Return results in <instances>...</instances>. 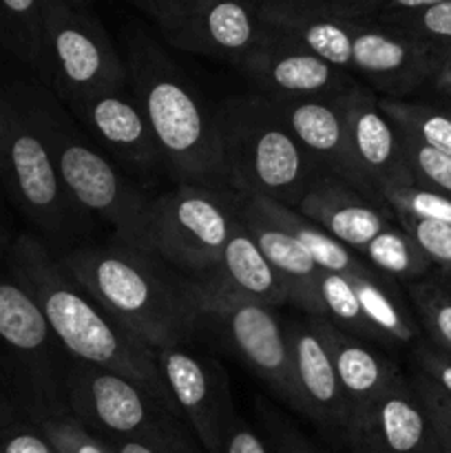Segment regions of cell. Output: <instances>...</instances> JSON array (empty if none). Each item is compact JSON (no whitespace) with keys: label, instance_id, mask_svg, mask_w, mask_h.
I'll return each mask as SVG.
<instances>
[{"label":"cell","instance_id":"9a60e30c","mask_svg":"<svg viewBox=\"0 0 451 453\" xmlns=\"http://www.w3.org/2000/svg\"><path fill=\"white\" fill-rule=\"evenodd\" d=\"M270 100L321 175L336 177L365 193L367 197L380 199L376 186L367 180L354 159L343 109H340V96L308 97V100L270 97Z\"/></svg>","mask_w":451,"mask_h":453},{"label":"cell","instance_id":"e0dca14e","mask_svg":"<svg viewBox=\"0 0 451 453\" xmlns=\"http://www.w3.org/2000/svg\"><path fill=\"white\" fill-rule=\"evenodd\" d=\"M82 127L88 128L97 144H104L133 166L162 164L157 140L149 119L133 93L131 84L96 91L66 106Z\"/></svg>","mask_w":451,"mask_h":453},{"label":"cell","instance_id":"e575fe53","mask_svg":"<svg viewBox=\"0 0 451 453\" xmlns=\"http://www.w3.org/2000/svg\"><path fill=\"white\" fill-rule=\"evenodd\" d=\"M402 230L418 243L420 250L427 255V259L438 261V264L451 268V226L440 224V221H424L411 219V217H401Z\"/></svg>","mask_w":451,"mask_h":453},{"label":"cell","instance_id":"ee69618b","mask_svg":"<svg viewBox=\"0 0 451 453\" xmlns=\"http://www.w3.org/2000/svg\"><path fill=\"white\" fill-rule=\"evenodd\" d=\"M3 102L4 93H0V153H3Z\"/></svg>","mask_w":451,"mask_h":453},{"label":"cell","instance_id":"44dd1931","mask_svg":"<svg viewBox=\"0 0 451 453\" xmlns=\"http://www.w3.org/2000/svg\"><path fill=\"white\" fill-rule=\"evenodd\" d=\"M424 66V51L418 42L392 27L361 18L352 38L349 73L361 75L371 88L401 93L411 87Z\"/></svg>","mask_w":451,"mask_h":453},{"label":"cell","instance_id":"6da1fadb","mask_svg":"<svg viewBox=\"0 0 451 453\" xmlns=\"http://www.w3.org/2000/svg\"><path fill=\"white\" fill-rule=\"evenodd\" d=\"M4 264L35 301L66 357L115 372L177 411L159 372L157 354L119 323L53 257L42 239L31 234L16 237L4 252Z\"/></svg>","mask_w":451,"mask_h":453},{"label":"cell","instance_id":"ba28073f","mask_svg":"<svg viewBox=\"0 0 451 453\" xmlns=\"http://www.w3.org/2000/svg\"><path fill=\"white\" fill-rule=\"evenodd\" d=\"M0 175L22 215L47 237L65 242L91 226L57 173L25 88L4 93Z\"/></svg>","mask_w":451,"mask_h":453},{"label":"cell","instance_id":"8d00e7d4","mask_svg":"<svg viewBox=\"0 0 451 453\" xmlns=\"http://www.w3.org/2000/svg\"><path fill=\"white\" fill-rule=\"evenodd\" d=\"M270 438H272V453H321L301 432H296L287 420L270 416Z\"/></svg>","mask_w":451,"mask_h":453},{"label":"cell","instance_id":"603a6c76","mask_svg":"<svg viewBox=\"0 0 451 453\" xmlns=\"http://www.w3.org/2000/svg\"><path fill=\"white\" fill-rule=\"evenodd\" d=\"M239 219L252 234L259 250L268 259V264L277 270L279 277L290 292L292 303L299 305L310 317H321V301H318V274L321 268L314 264L303 246L292 234L279 228L268 215L259 208V203L250 197H243L237 206Z\"/></svg>","mask_w":451,"mask_h":453},{"label":"cell","instance_id":"7bdbcfd3","mask_svg":"<svg viewBox=\"0 0 451 453\" xmlns=\"http://www.w3.org/2000/svg\"><path fill=\"white\" fill-rule=\"evenodd\" d=\"M9 243H11V242H7V233H4L3 226H0V257H4V252H7Z\"/></svg>","mask_w":451,"mask_h":453},{"label":"cell","instance_id":"ac0fdd59","mask_svg":"<svg viewBox=\"0 0 451 453\" xmlns=\"http://www.w3.org/2000/svg\"><path fill=\"white\" fill-rule=\"evenodd\" d=\"M340 109L354 159L376 190L383 184H414L402 155L401 131L380 109L374 91L356 84L340 96Z\"/></svg>","mask_w":451,"mask_h":453},{"label":"cell","instance_id":"4fadbf2b","mask_svg":"<svg viewBox=\"0 0 451 453\" xmlns=\"http://www.w3.org/2000/svg\"><path fill=\"white\" fill-rule=\"evenodd\" d=\"M172 47L181 51L239 60L268 38L255 0H181L175 16L162 27Z\"/></svg>","mask_w":451,"mask_h":453},{"label":"cell","instance_id":"ffe728a7","mask_svg":"<svg viewBox=\"0 0 451 453\" xmlns=\"http://www.w3.org/2000/svg\"><path fill=\"white\" fill-rule=\"evenodd\" d=\"M429 418L398 376L370 411L345 432L352 453H418L427 441Z\"/></svg>","mask_w":451,"mask_h":453},{"label":"cell","instance_id":"52a82bcc","mask_svg":"<svg viewBox=\"0 0 451 453\" xmlns=\"http://www.w3.org/2000/svg\"><path fill=\"white\" fill-rule=\"evenodd\" d=\"M71 358L0 257V385L38 423L66 411Z\"/></svg>","mask_w":451,"mask_h":453},{"label":"cell","instance_id":"1f68e13d","mask_svg":"<svg viewBox=\"0 0 451 453\" xmlns=\"http://www.w3.org/2000/svg\"><path fill=\"white\" fill-rule=\"evenodd\" d=\"M398 128V127H396ZM401 131V128H398ZM402 155H405L407 168H409L414 184L424 188L440 190L447 197L451 195V155L440 153L432 146L423 144L409 133L401 131Z\"/></svg>","mask_w":451,"mask_h":453},{"label":"cell","instance_id":"d6986e66","mask_svg":"<svg viewBox=\"0 0 451 453\" xmlns=\"http://www.w3.org/2000/svg\"><path fill=\"white\" fill-rule=\"evenodd\" d=\"M296 211L354 252H361L392 226L385 212L389 211L387 203L327 175L310 186Z\"/></svg>","mask_w":451,"mask_h":453},{"label":"cell","instance_id":"484cf974","mask_svg":"<svg viewBox=\"0 0 451 453\" xmlns=\"http://www.w3.org/2000/svg\"><path fill=\"white\" fill-rule=\"evenodd\" d=\"M352 283L356 299L361 303L363 314L374 327L378 341H398L407 343L414 336V326L407 317L401 299L394 292L389 277L376 274V277H348Z\"/></svg>","mask_w":451,"mask_h":453},{"label":"cell","instance_id":"d590c367","mask_svg":"<svg viewBox=\"0 0 451 453\" xmlns=\"http://www.w3.org/2000/svg\"><path fill=\"white\" fill-rule=\"evenodd\" d=\"M420 314L429 330L433 332L442 345L451 349V299L436 290H418L416 292Z\"/></svg>","mask_w":451,"mask_h":453},{"label":"cell","instance_id":"f1b7e54d","mask_svg":"<svg viewBox=\"0 0 451 453\" xmlns=\"http://www.w3.org/2000/svg\"><path fill=\"white\" fill-rule=\"evenodd\" d=\"M9 27L11 47L22 62L44 75V44H42V0H0Z\"/></svg>","mask_w":451,"mask_h":453},{"label":"cell","instance_id":"8fae6325","mask_svg":"<svg viewBox=\"0 0 451 453\" xmlns=\"http://www.w3.org/2000/svg\"><path fill=\"white\" fill-rule=\"evenodd\" d=\"M195 295L202 321H210L239 361L246 363L287 407L299 411L283 319L270 305L210 281H195Z\"/></svg>","mask_w":451,"mask_h":453},{"label":"cell","instance_id":"836d02e7","mask_svg":"<svg viewBox=\"0 0 451 453\" xmlns=\"http://www.w3.org/2000/svg\"><path fill=\"white\" fill-rule=\"evenodd\" d=\"M383 25L392 27L398 34L414 40L416 35H427L436 40H451V0L433 7L423 9V12H407V13H389L385 16Z\"/></svg>","mask_w":451,"mask_h":453},{"label":"cell","instance_id":"277c9868","mask_svg":"<svg viewBox=\"0 0 451 453\" xmlns=\"http://www.w3.org/2000/svg\"><path fill=\"white\" fill-rule=\"evenodd\" d=\"M126 75L168 171L188 184L221 180L215 109L184 71L157 44L135 38L128 42Z\"/></svg>","mask_w":451,"mask_h":453},{"label":"cell","instance_id":"f6af8a7d","mask_svg":"<svg viewBox=\"0 0 451 453\" xmlns=\"http://www.w3.org/2000/svg\"><path fill=\"white\" fill-rule=\"evenodd\" d=\"M255 3H261V0H255Z\"/></svg>","mask_w":451,"mask_h":453},{"label":"cell","instance_id":"5b68a950","mask_svg":"<svg viewBox=\"0 0 451 453\" xmlns=\"http://www.w3.org/2000/svg\"><path fill=\"white\" fill-rule=\"evenodd\" d=\"M62 181L75 202L113 226L118 242L146 250L149 197L82 135L65 104L44 84L25 87Z\"/></svg>","mask_w":451,"mask_h":453},{"label":"cell","instance_id":"74e56055","mask_svg":"<svg viewBox=\"0 0 451 453\" xmlns=\"http://www.w3.org/2000/svg\"><path fill=\"white\" fill-rule=\"evenodd\" d=\"M221 453H272V449H270L268 442H265L250 425H246L237 416L233 427L226 434Z\"/></svg>","mask_w":451,"mask_h":453},{"label":"cell","instance_id":"2e32d148","mask_svg":"<svg viewBox=\"0 0 451 453\" xmlns=\"http://www.w3.org/2000/svg\"><path fill=\"white\" fill-rule=\"evenodd\" d=\"M287 349H290L292 376L299 394V411L325 432L345 438L349 425V405L336 379L330 349L318 336L310 314L303 319H286Z\"/></svg>","mask_w":451,"mask_h":453},{"label":"cell","instance_id":"4316f807","mask_svg":"<svg viewBox=\"0 0 451 453\" xmlns=\"http://www.w3.org/2000/svg\"><path fill=\"white\" fill-rule=\"evenodd\" d=\"M318 301H321V319H327L339 330L348 332L361 341H378L374 327L363 314L356 292H354L348 277L321 270V274H318Z\"/></svg>","mask_w":451,"mask_h":453},{"label":"cell","instance_id":"f35d334b","mask_svg":"<svg viewBox=\"0 0 451 453\" xmlns=\"http://www.w3.org/2000/svg\"><path fill=\"white\" fill-rule=\"evenodd\" d=\"M131 3H135L137 7L144 9L146 13H150V16L157 20L159 29H162V27L166 25L172 16H175V12H177V7H180L181 0H131Z\"/></svg>","mask_w":451,"mask_h":453},{"label":"cell","instance_id":"9c48e42d","mask_svg":"<svg viewBox=\"0 0 451 453\" xmlns=\"http://www.w3.org/2000/svg\"><path fill=\"white\" fill-rule=\"evenodd\" d=\"M42 84L65 106L128 84L126 62L84 0H42Z\"/></svg>","mask_w":451,"mask_h":453},{"label":"cell","instance_id":"d4e9b609","mask_svg":"<svg viewBox=\"0 0 451 453\" xmlns=\"http://www.w3.org/2000/svg\"><path fill=\"white\" fill-rule=\"evenodd\" d=\"M255 199V202L259 203L261 211H264L279 228H283L287 234H292V237L308 250V255L312 257L314 264L321 270H325V273L343 274V277H376V274H380L378 270L371 268L358 252L349 250L348 246L336 242V239L330 237L321 226H317L312 219L301 215L296 208L283 206V203L270 202V199Z\"/></svg>","mask_w":451,"mask_h":453},{"label":"cell","instance_id":"4dcf8cb0","mask_svg":"<svg viewBox=\"0 0 451 453\" xmlns=\"http://www.w3.org/2000/svg\"><path fill=\"white\" fill-rule=\"evenodd\" d=\"M378 195L389 211L396 212L398 217L440 221L451 226V197L447 195L418 184H383Z\"/></svg>","mask_w":451,"mask_h":453},{"label":"cell","instance_id":"83f0119b","mask_svg":"<svg viewBox=\"0 0 451 453\" xmlns=\"http://www.w3.org/2000/svg\"><path fill=\"white\" fill-rule=\"evenodd\" d=\"M358 255L385 277H414L427 265V255L402 228L389 226Z\"/></svg>","mask_w":451,"mask_h":453},{"label":"cell","instance_id":"7402d4cb","mask_svg":"<svg viewBox=\"0 0 451 453\" xmlns=\"http://www.w3.org/2000/svg\"><path fill=\"white\" fill-rule=\"evenodd\" d=\"M312 321L318 336L330 349L336 379L348 398L349 423H352L354 418L370 411L401 374L383 354L365 345V341L339 330L327 319L312 317Z\"/></svg>","mask_w":451,"mask_h":453},{"label":"cell","instance_id":"7a4b0ae2","mask_svg":"<svg viewBox=\"0 0 451 453\" xmlns=\"http://www.w3.org/2000/svg\"><path fill=\"white\" fill-rule=\"evenodd\" d=\"M60 264L153 352L184 348L202 326L193 279L128 243L62 252Z\"/></svg>","mask_w":451,"mask_h":453},{"label":"cell","instance_id":"7c38bea8","mask_svg":"<svg viewBox=\"0 0 451 453\" xmlns=\"http://www.w3.org/2000/svg\"><path fill=\"white\" fill-rule=\"evenodd\" d=\"M157 365L177 411L206 453H221L237 411L228 374L217 358L188 348L162 349Z\"/></svg>","mask_w":451,"mask_h":453},{"label":"cell","instance_id":"60d3db41","mask_svg":"<svg viewBox=\"0 0 451 453\" xmlns=\"http://www.w3.org/2000/svg\"><path fill=\"white\" fill-rule=\"evenodd\" d=\"M447 3V0H374V13L376 9H396V12L407 13V12H423V9L433 7V4Z\"/></svg>","mask_w":451,"mask_h":453},{"label":"cell","instance_id":"f546056e","mask_svg":"<svg viewBox=\"0 0 451 453\" xmlns=\"http://www.w3.org/2000/svg\"><path fill=\"white\" fill-rule=\"evenodd\" d=\"M380 109L385 111L389 119L396 124L401 131L409 133L423 144L451 155V118L438 111L424 109V106L409 104V102L398 100H378Z\"/></svg>","mask_w":451,"mask_h":453},{"label":"cell","instance_id":"d6a6232c","mask_svg":"<svg viewBox=\"0 0 451 453\" xmlns=\"http://www.w3.org/2000/svg\"><path fill=\"white\" fill-rule=\"evenodd\" d=\"M38 427L60 453H113L71 414L49 416L38 420Z\"/></svg>","mask_w":451,"mask_h":453},{"label":"cell","instance_id":"ab89813d","mask_svg":"<svg viewBox=\"0 0 451 453\" xmlns=\"http://www.w3.org/2000/svg\"><path fill=\"white\" fill-rule=\"evenodd\" d=\"M424 367H427L429 374L436 379V383L440 385L442 392H447L451 396V361H445V358L429 357L424 358Z\"/></svg>","mask_w":451,"mask_h":453},{"label":"cell","instance_id":"30bf717a","mask_svg":"<svg viewBox=\"0 0 451 453\" xmlns=\"http://www.w3.org/2000/svg\"><path fill=\"white\" fill-rule=\"evenodd\" d=\"M234 219L237 206H230L215 190L181 184L149 202L146 252L202 279L219 264Z\"/></svg>","mask_w":451,"mask_h":453},{"label":"cell","instance_id":"b9f144b4","mask_svg":"<svg viewBox=\"0 0 451 453\" xmlns=\"http://www.w3.org/2000/svg\"><path fill=\"white\" fill-rule=\"evenodd\" d=\"M106 447H109L113 453H159L155 449H149V447H141L137 442H126V441H111V438H100Z\"/></svg>","mask_w":451,"mask_h":453},{"label":"cell","instance_id":"3957f363","mask_svg":"<svg viewBox=\"0 0 451 453\" xmlns=\"http://www.w3.org/2000/svg\"><path fill=\"white\" fill-rule=\"evenodd\" d=\"M221 180L241 197L296 208L321 177L265 96L228 97L215 109Z\"/></svg>","mask_w":451,"mask_h":453},{"label":"cell","instance_id":"5bb4252c","mask_svg":"<svg viewBox=\"0 0 451 453\" xmlns=\"http://www.w3.org/2000/svg\"><path fill=\"white\" fill-rule=\"evenodd\" d=\"M234 66L255 84L259 96L281 100L339 97L361 84L349 71L332 66L270 27L268 38Z\"/></svg>","mask_w":451,"mask_h":453},{"label":"cell","instance_id":"cb8c5ba5","mask_svg":"<svg viewBox=\"0 0 451 453\" xmlns=\"http://www.w3.org/2000/svg\"><path fill=\"white\" fill-rule=\"evenodd\" d=\"M195 281H210L215 286L226 288V290L248 296V299L261 301L270 308L290 301L286 283L279 277L277 270L268 264L264 252L259 250L252 234L239 219V212L233 228H230L228 242L221 250L219 264L215 265L210 274L195 279Z\"/></svg>","mask_w":451,"mask_h":453},{"label":"cell","instance_id":"8992f818","mask_svg":"<svg viewBox=\"0 0 451 453\" xmlns=\"http://www.w3.org/2000/svg\"><path fill=\"white\" fill-rule=\"evenodd\" d=\"M65 398L66 411L97 438L159 453H199L197 438L177 411L115 372L71 358Z\"/></svg>","mask_w":451,"mask_h":453}]
</instances>
